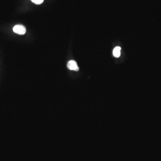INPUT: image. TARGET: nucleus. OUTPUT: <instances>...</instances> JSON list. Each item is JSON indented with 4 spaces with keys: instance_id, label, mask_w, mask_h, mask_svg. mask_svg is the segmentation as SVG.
Returning a JSON list of instances; mask_svg holds the SVG:
<instances>
[{
    "instance_id": "1",
    "label": "nucleus",
    "mask_w": 161,
    "mask_h": 161,
    "mask_svg": "<svg viewBox=\"0 0 161 161\" xmlns=\"http://www.w3.org/2000/svg\"><path fill=\"white\" fill-rule=\"evenodd\" d=\"M13 31L15 33L20 35H23L26 32V28L22 25H17L13 28Z\"/></svg>"
},
{
    "instance_id": "3",
    "label": "nucleus",
    "mask_w": 161,
    "mask_h": 161,
    "mask_svg": "<svg viewBox=\"0 0 161 161\" xmlns=\"http://www.w3.org/2000/svg\"><path fill=\"white\" fill-rule=\"evenodd\" d=\"M120 51H121V47H116L113 51V54L115 57L118 58L120 56Z\"/></svg>"
},
{
    "instance_id": "4",
    "label": "nucleus",
    "mask_w": 161,
    "mask_h": 161,
    "mask_svg": "<svg viewBox=\"0 0 161 161\" xmlns=\"http://www.w3.org/2000/svg\"><path fill=\"white\" fill-rule=\"evenodd\" d=\"M44 0H31V1L36 4H40L43 3Z\"/></svg>"
},
{
    "instance_id": "2",
    "label": "nucleus",
    "mask_w": 161,
    "mask_h": 161,
    "mask_svg": "<svg viewBox=\"0 0 161 161\" xmlns=\"http://www.w3.org/2000/svg\"><path fill=\"white\" fill-rule=\"evenodd\" d=\"M67 67L70 70H74V71H78L79 69L77 62L73 60L68 62L67 64Z\"/></svg>"
}]
</instances>
